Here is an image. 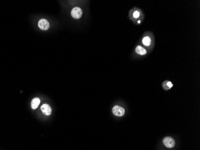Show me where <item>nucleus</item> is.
<instances>
[{"mask_svg": "<svg viewBox=\"0 0 200 150\" xmlns=\"http://www.w3.org/2000/svg\"><path fill=\"white\" fill-rule=\"evenodd\" d=\"M132 16L135 19H138L140 16V12L138 10H136L132 13Z\"/></svg>", "mask_w": 200, "mask_h": 150, "instance_id": "nucleus-10", "label": "nucleus"}, {"mask_svg": "<svg viewBox=\"0 0 200 150\" xmlns=\"http://www.w3.org/2000/svg\"><path fill=\"white\" fill-rule=\"evenodd\" d=\"M112 112H113V114L116 116L122 117L124 115L125 111V109L122 107L118 105H116L113 108Z\"/></svg>", "mask_w": 200, "mask_h": 150, "instance_id": "nucleus-2", "label": "nucleus"}, {"mask_svg": "<svg viewBox=\"0 0 200 150\" xmlns=\"http://www.w3.org/2000/svg\"><path fill=\"white\" fill-rule=\"evenodd\" d=\"M163 143L164 145L167 148H173L175 145V141L173 138L171 137H165L163 139Z\"/></svg>", "mask_w": 200, "mask_h": 150, "instance_id": "nucleus-3", "label": "nucleus"}, {"mask_svg": "<svg viewBox=\"0 0 200 150\" xmlns=\"http://www.w3.org/2000/svg\"><path fill=\"white\" fill-rule=\"evenodd\" d=\"M136 52L140 55H145L147 53V51L143 48V47H142L140 45L137 46L136 48Z\"/></svg>", "mask_w": 200, "mask_h": 150, "instance_id": "nucleus-6", "label": "nucleus"}, {"mask_svg": "<svg viewBox=\"0 0 200 150\" xmlns=\"http://www.w3.org/2000/svg\"><path fill=\"white\" fill-rule=\"evenodd\" d=\"M40 100L39 98H34L31 101V108L33 109H35L40 105Z\"/></svg>", "mask_w": 200, "mask_h": 150, "instance_id": "nucleus-7", "label": "nucleus"}, {"mask_svg": "<svg viewBox=\"0 0 200 150\" xmlns=\"http://www.w3.org/2000/svg\"><path fill=\"white\" fill-rule=\"evenodd\" d=\"M163 87L165 90H168L173 87V84L170 81H165L164 83H163Z\"/></svg>", "mask_w": 200, "mask_h": 150, "instance_id": "nucleus-9", "label": "nucleus"}, {"mask_svg": "<svg viewBox=\"0 0 200 150\" xmlns=\"http://www.w3.org/2000/svg\"><path fill=\"white\" fill-rule=\"evenodd\" d=\"M151 39L150 37L148 35H146L143 37L142 39V43L146 46H149L151 44Z\"/></svg>", "mask_w": 200, "mask_h": 150, "instance_id": "nucleus-8", "label": "nucleus"}, {"mask_svg": "<svg viewBox=\"0 0 200 150\" xmlns=\"http://www.w3.org/2000/svg\"><path fill=\"white\" fill-rule=\"evenodd\" d=\"M39 27L42 30H47L49 28V22L48 21H47L44 19H42L39 21V24H38Z\"/></svg>", "mask_w": 200, "mask_h": 150, "instance_id": "nucleus-4", "label": "nucleus"}, {"mask_svg": "<svg viewBox=\"0 0 200 150\" xmlns=\"http://www.w3.org/2000/svg\"><path fill=\"white\" fill-rule=\"evenodd\" d=\"M41 109L43 113L46 115H50L52 113V109L51 106L47 104H44L42 106Z\"/></svg>", "mask_w": 200, "mask_h": 150, "instance_id": "nucleus-5", "label": "nucleus"}, {"mask_svg": "<svg viewBox=\"0 0 200 150\" xmlns=\"http://www.w3.org/2000/svg\"><path fill=\"white\" fill-rule=\"evenodd\" d=\"M71 15L74 19H79L82 16L83 11L80 7H75L72 9V10L71 12Z\"/></svg>", "mask_w": 200, "mask_h": 150, "instance_id": "nucleus-1", "label": "nucleus"}]
</instances>
